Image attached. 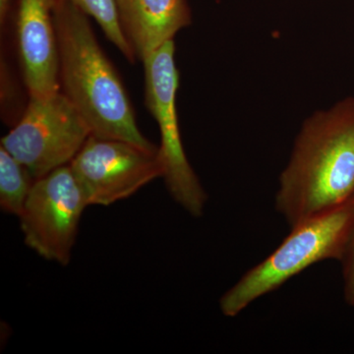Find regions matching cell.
I'll return each instance as SVG.
<instances>
[{"label":"cell","mask_w":354,"mask_h":354,"mask_svg":"<svg viewBox=\"0 0 354 354\" xmlns=\"http://www.w3.org/2000/svg\"><path fill=\"white\" fill-rule=\"evenodd\" d=\"M91 135L82 115L58 92L30 97L17 124L1 139V146L37 180L69 165Z\"/></svg>","instance_id":"5"},{"label":"cell","mask_w":354,"mask_h":354,"mask_svg":"<svg viewBox=\"0 0 354 354\" xmlns=\"http://www.w3.org/2000/svg\"><path fill=\"white\" fill-rule=\"evenodd\" d=\"M88 206H109L164 176L158 150L91 135L69 164Z\"/></svg>","instance_id":"7"},{"label":"cell","mask_w":354,"mask_h":354,"mask_svg":"<svg viewBox=\"0 0 354 354\" xmlns=\"http://www.w3.org/2000/svg\"><path fill=\"white\" fill-rule=\"evenodd\" d=\"M353 227L354 197L291 227L271 255L246 272L221 297V313L236 317L311 266L326 260L341 261Z\"/></svg>","instance_id":"3"},{"label":"cell","mask_w":354,"mask_h":354,"mask_svg":"<svg viewBox=\"0 0 354 354\" xmlns=\"http://www.w3.org/2000/svg\"><path fill=\"white\" fill-rule=\"evenodd\" d=\"M87 197L69 165L37 179L18 216L26 245L48 261L71 259Z\"/></svg>","instance_id":"6"},{"label":"cell","mask_w":354,"mask_h":354,"mask_svg":"<svg viewBox=\"0 0 354 354\" xmlns=\"http://www.w3.org/2000/svg\"><path fill=\"white\" fill-rule=\"evenodd\" d=\"M36 179L17 158L0 147V208L19 216Z\"/></svg>","instance_id":"10"},{"label":"cell","mask_w":354,"mask_h":354,"mask_svg":"<svg viewBox=\"0 0 354 354\" xmlns=\"http://www.w3.org/2000/svg\"><path fill=\"white\" fill-rule=\"evenodd\" d=\"M174 55L176 46L171 41L144 60L145 102L160 129L158 153L169 194L191 216L198 218L203 215L208 197L186 157L181 140L176 109L179 73Z\"/></svg>","instance_id":"4"},{"label":"cell","mask_w":354,"mask_h":354,"mask_svg":"<svg viewBox=\"0 0 354 354\" xmlns=\"http://www.w3.org/2000/svg\"><path fill=\"white\" fill-rule=\"evenodd\" d=\"M95 22L101 26L102 32L111 44L124 55L128 62H134L136 55L129 44L122 27L115 0H70Z\"/></svg>","instance_id":"11"},{"label":"cell","mask_w":354,"mask_h":354,"mask_svg":"<svg viewBox=\"0 0 354 354\" xmlns=\"http://www.w3.org/2000/svg\"><path fill=\"white\" fill-rule=\"evenodd\" d=\"M9 6H10V0H0V21H1V25H3V23L6 22Z\"/></svg>","instance_id":"13"},{"label":"cell","mask_w":354,"mask_h":354,"mask_svg":"<svg viewBox=\"0 0 354 354\" xmlns=\"http://www.w3.org/2000/svg\"><path fill=\"white\" fill-rule=\"evenodd\" d=\"M88 17L70 0H55L53 21L62 93L93 136L158 150L140 131L127 90L97 43Z\"/></svg>","instance_id":"2"},{"label":"cell","mask_w":354,"mask_h":354,"mask_svg":"<svg viewBox=\"0 0 354 354\" xmlns=\"http://www.w3.org/2000/svg\"><path fill=\"white\" fill-rule=\"evenodd\" d=\"M55 0H19L18 51L30 97L62 92L57 32L53 21Z\"/></svg>","instance_id":"8"},{"label":"cell","mask_w":354,"mask_h":354,"mask_svg":"<svg viewBox=\"0 0 354 354\" xmlns=\"http://www.w3.org/2000/svg\"><path fill=\"white\" fill-rule=\"evenodd\" d=\"M121 27L135 55L144 62L190 25L186 0H115Z\"/></svg>","instance_id":"9"},{"label":"cell","mask_w":354,"mask_h":354,"mask_svg":"<svg viewBox=\"0 0 354 354\" xmlns=\"http://www.w3.org/2000/svg\"><path fill=\"white\" fill-rule=\"evenodd\" d=\"M354 197V97L305 120L279 176L277 211L290 227Z\"/></svg>","instance_id":"1"},{"label":"cell","mask_w":354,"mask_h":354,"mask_svg":"<svg viewBox=\"0 0 354 354\" xmlns=\"http://www.w3.org/2000/svg\"><path fill=\"white\" fill-rule=\"evenodd\" d=\"M342 290L346 304L354 306V227L341 261Z\"/></svg>","instance_id":"12"}]
</instances>
